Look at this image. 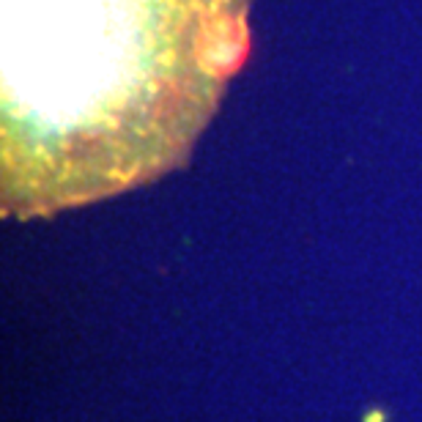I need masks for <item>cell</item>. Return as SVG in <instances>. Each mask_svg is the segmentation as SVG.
<instances>
[{
  "mask_svg": "<svg viewBox=\"0 0 422 422\" xmlns=\"http://www.w3.org/2000/svg\"><path fill=\"white\" fill-rule=\"evenodd\" d=\"M249 0H0L3 211L179 165L249 52Z\"/></svg>",
  "mask_w": 422,
  "mask_h": 422,
  "instance_id": "obj_1",
  "label": "cell"
}]
</instances>
